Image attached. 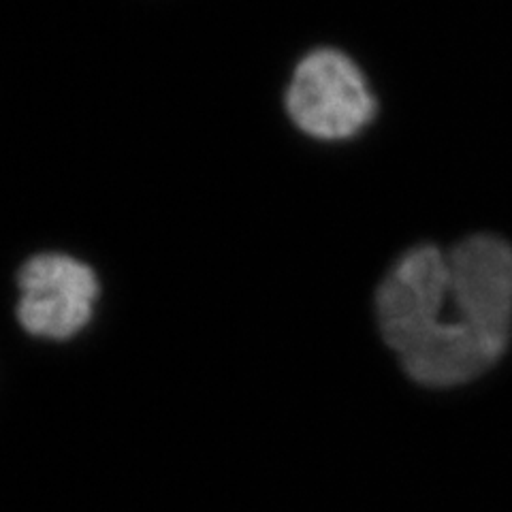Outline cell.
<instances>
[{"instance_id":"cell-1","label":"cell","mask_w":512,"mask_h":512,"mask_svg":"<svg viewBox=\"0 0 512 512\" xmlns=\"http://www.w3.org/2000/svg\"><path fill=\"white\" fill-rule=\"evenodd\" d=\"M376 314L412 380L442 389L483 376L512 335V246L493 235L416 246L382 280Z\"/></svg>"},{"instance_id":"cell-2","label":"cell","mask_w":512,"mask_h":512,"mask_svg":"<svg viewBox=\"0 0 512 512\" xmlns=\"http://www.w3.org/2000/svg\"><path fill=\"white\" fill-rule=\"evenodd\" d=\"M284 103L299 131L320 141L355 137L376 116V96L363 71L329 47L301 58Z\"/></svg>"},{"instance_id":"cell-3","label":"cell","mask_w":512,"mask_h":512,"mask_svg":"<svg viewBox=\"0 0 512 512\" xmlns=\"http://www.w3.org/2000/svg\"><path fill=\"white\" fill-rule=\"evenodd\" d=\"M18 318L35 338L64 342L84 331L92 320L99 280L75 256L45 252L28 259L20 274Z\"/></svg>"}]
</instances>
